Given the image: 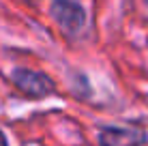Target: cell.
I'll return each mask as SVG.
<instances>
[{"label":"cell","mask_w":148,"mask_h":146,"mask_svg":"<svg viewBox=\"0 0 148 146\" xmlns=\"http://www.w3.org/2000/svg\"><path fill=\"white\" fill-rule=\"evenodd\" d=\"M146 4H148V0H146Z\"/></svg>","instance_id":"cell-5"},{"label":"cell","mask_w":148,"mask_h":146,"mask_svg":"<svg viewBox=\"0 0 148 146\" xmlns=\"http://www.w3.org/2000/svg\"><path fill=\"white\" fill-rule=\"evenodd\" d=\"M0 146H7V140H4V135H2V131H0Z\"/></svg>","instance_id":"cell-4"},{"label":"cell","mask_w":148,"mask_h":146,"mask_svg":"<svg viewBox=\"0 0 148 146\" xmlns=\"http://www.w3.org/2000/svg\"><path fill=\"white\" fill-rule=\"evenodd\" d=\"M11 82L26 97H32V99H43L54 93L52 77L41 71H32V69H15L11 73Z\"/></svg>","instance_id":"cell-1"},{"label":"cell","mask_w":148,"mask_h":146,"mask_svg":"<svg viewBox=\"0 0 148 146\" xmlns=\"http://www.w3.org/2000/svg\"><path fill=\"white\" fill-rule=\"evenodd\" d=\"M99 142H101V146H144L148 142V138L140 129L108 127L101 131Z\"/></svg>","instance_id":"cell-3"},{"label":"cell","mask_w":148,"mask_h":146,"mask_svg":"<svg viewBox=\"0 0 148 146\" xmlns=\"http://www.w3.org/2000/svg\"><path fill=\"white\" fill-rule=\"evenodd\" d=\"M52 17L67 34H77L86 26V13L75 0H52Z\"/></svg>","instance_id":"cell-2"}]
</instances>
